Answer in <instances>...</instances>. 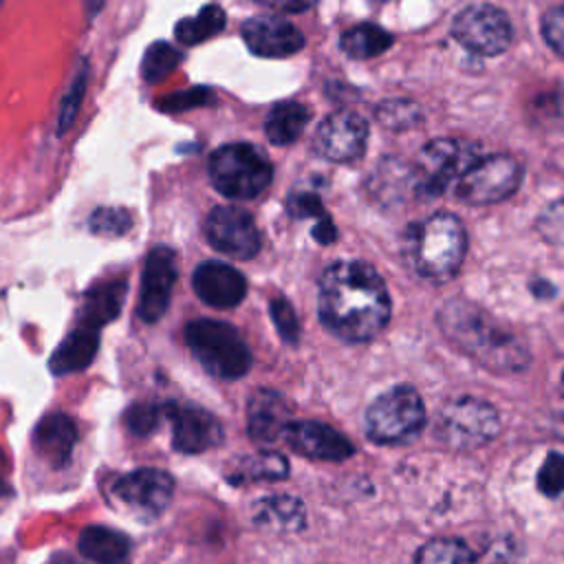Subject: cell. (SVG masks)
<instances>
[{
	"label": "cell",
	"instance_id": "cell-7",
	"mask_svg": "<svg viewBox=\"0 0 564 564\" xmlns=\"http://www.w3.org/2000/svg\"><path fill=\"white\" fill-rule=\"evenodd\" d=\"M480 148L471 141L458 139H434L412 167V187L423 198H436L449 189L458 176L478 159Z\"/></svg>",
	"mask_w": 564,
	"mask_h": 564
},
{
	"label": "cell",
	"instance_id": "cell-33",
	"mask_svg": "<svg viewBox=\"0 0 564 564\" xmlns=\"http://www.w3.org/2000/svg\"><path fill=\"white\" fill-rule=\"evenodd\" d=\"M86 79H88V68H86V64H82V68L77 70V75H75L70 88H68L66 95L62 97L59 117H57V134H64V132L73 126V121H75V117H77V112H79L84 93H86Z\"/></svg>",
	"mask_w": 564,
	"mask_h": 564
},
{
	"label": "cell",
	"instance_id": "cell-14",
	"mask_svg": "<svg viewBox=\"0 0 564 564\" xmlns=\"http://www.w3.org/2000/svg\"><path fill=\"white\" fill-rule=\"evenodd\" d=\"M176 282V256L167 247H154L143 264L141 293L137 315L145 324H154L167 311L172 289Z\"/></svg>",
	"mask_w": 564,
	"mask_h": 564
},
{
	"label": "cell",
	"instance_id": "cell-21",
	"mask_svg": "<svg viewBox=\"0 0 564 564\" xmlns=\"http://www.w3.org/2000/svg\"><path fill=\"white\" fill-rule=\"evenodd\" d=\"M306 511L295 496H267L253 502L251 522L273 533H293L304 527Z\"/></svg>",
	"mask_w": 564,
	"mask_h": 564
},
{
	"label": "cell",
	"instance_id": "cell-23",
	"mask_svg": "<svg viewBox=\"0 0 564 564\" xmlns=\"http://www.w3.org/2000/svg\"><path fill=\"white\" fill-rule=\"evenodd\" d=\"M128 284L126 280H112V282H101L86 291L84 302L79 306V326L99 330L108 322H112L123 304Z\"/></svg>",
	"mask_w": 564,
	"mask_h": 564
},
{
	"label": "cell",
	"instance_id": "cell-32",
	"mask_svg": "<svg viewBox=\"0 0 564 564\" xmlns=\"http://www.w3.org/2000/svg\"><path fill=\"white\" fill-rule=\"evenodd\" d=\"M132 227V216L123 207H97L88 218V229L95 236L117 238Z\"/></svg>",
	"mask_w": 564,
	"mask_h": 564
},
{
	"label": "cell",
	"instance_id": "cell-19",
	"mask_svg": "<svg viewBox=\"0 0 564 564\" xmlns=\"http://www.w3.org/2000/svg\"><path fill=\"white\" fill-rule=\"evenodd\" d=\"M31 443L42 460L55 469H62L70 463L77 443V425L68 414L51 412L37 421Z\"/></svg>",
	"mask_w": 564,
	"mask_h": 564
},
{
	"label": "cell",
	"instance_id": "cell-20",
	"mask_svg": "<svg viewBox=\"0 0 564 564\" xmlns=\"http://www.w3.org/2000/svg\"><path fill=\"white\" fill-rule=\"evenodd\" d=\"M289 405L284 397L271 388H260L247 403V432L253 441H275L289 423Z\"/></svg>",
	"mask_w": 564,
	"mask_h": 564
},
{
	"label": "cell",
	"instance_id": "cell-17",
	"mask_svg": "<svg viewBox=\"0 0 564 564\" xmlns=\"http://www.w3.org/2000/svg\"><path fill=\"white\" fill-rule=\"evenodd\" d=\"M280 436L293 452L313 460H346L355 454L352 443L341 432L317 421L286 423Z\"/></svg>",
	"mask_w": 564,
	"mask_h": 564
},
{
	"label": "cell",
	"instance_id": "cell-18",
	"mask_svg": "<svg viewBox=\"0 0 564 564\" xmlns=\"http://www.w3.org/2000/svg\"><path fill=\"white\" fill-rule=\"evenodd\" d=\"M192 286L196 295L214 308L238 306L247 293L245 275L236 267L218 260L200 262L192 275Z\"/></svg>",
	"mask_w": 564,
	"mask_h": 564
},
{
	"label": "cell",
	"instance_id": "cell-10",
	"mask_svg": "<svg viewBox=\"0 0 564 564\" xmlns=\"http://www.w3.org/2000/svg\"><path fill=\"white\" fill-rule=\"evenodd\" d=\"M454 40L476 55H500L513 40L507 13L494 4H469L452 22Z\"/></svg>",
	"mask_w": 564,
	"mask_h": 564
},
{
	"label": "cell",
	"instance_id": "cell-31",
	"mask_svg": "<svg viewBox=\"0 0 564 564\" xmlns=\"http://www.w3.org/2000/svg\"><path fill=\"white\" fill-rule=\"evenodd\" d=\"M286 474L289 463L278 452H258L249 456L240 467V476L247 480H280Z\"/></svg>",
	"mask_w": 564,
	"mask_h": 564
},
{
	"label": "cell",
	"instance_id": "cell-30",
	"mask_svg": "<svg viewBox=\"0 0 564 564\" xmlns=\"http://www.w3.org/2000/svg\"><path fill=\"white\" fill-rule=\"evenodd\" d=\"M178 64H181V53L174 46H170L167 42H154L143 55L141 73L145 82L154 84L165 75H170Z\"/></svg>",
	"mask_w": 564,
	"mask_h": 564
},
{
	"label": "cell",
	"instance_id": "cell-27",
	"mask_svg": "<svg viewBox=\"0 0 564 564\" xmlns=\"http://www.w3.org/2000/svg\"><path fill=\"white\" fill-rule=\"evenodd\" d=\"M225 26V11L218 4H205L196 15L183 18L176 26L174 33L183 44H200L216 33H220Z\"/></svg>",
	"mask_w": 564,
	"mask_h": 564
},
{
	"label": "cell",
	"instance_id": "cell-42",
	"mask_svg": "<svg viewBox=\"0 0 564 564\" xmlns=\"http://www.w3.org/2000/svg\"><path fill=\"white\" fill-rule=\"evenodd\" d=\"M267 7L278 9V11H282V13H297V11L311 9L313 4H311V2H267Z\"/></svg>",
	"mask_w": 564,
	"mask_h": 564
},
{
	"label": "cell",
	"instance_id": "cell-4",
	"mask_svg": "<svg viewBox=\"0 0 564 564\" xmlns=\"http://www.w3.org/2000/svg\"><path fill=\"white\" fill-rule=\"evenodd\" d=\"M209 176L214 187L227 198H256L273 178L267 154L251 143H227L212 152Z\"/></svg>",
	"mask_w": 564,
	"mask_h": 564
},
{
	"label": "cell",
	"instance_id": "cell-37",
	"mask_svg": "<svg viewBox=\"0 0 564 564\" xmlns=\"http://www.w3.org/2000/svg\"><path fill=\"white\" fill-rule=\"evenodd\" d=\"M286 207H289V214L293 218H315V216L324 218L326 216L322 198L313 192H293L289 196Z\"/></svg>",
	"mask_w": 564,
	"mask_h": 564
},
{
	"label": "cell",
	"instance_id": "cell-12",
	"mask_svg": "<svg viewBox=\"0 0 564 564\" xmlns=\"http://www.w3.org/2000/svg\"><path fill=\"white\" fill-rule=\"evenodd\" d=\"M207 242L231 258L247 260L260 251V231L249 212L231 205L214 207L205 220Z\"/></svg>",
	"mask_w": 564,
	"mask_h": 564
},
{
	"label": "cell",
	"instance_id": "cell-3",
	"mask_svg": "<svg viewBox=\"0 0 564 564\" xmlns=\"http://www.w3.org/2000/svg\"><path fill=\"white\" fill-rule=\"evenodd\" d=\"M467 251L463 223L447 212L408 225L403 234V256L425 280L445 282L454 278Z\"/></svg>",
	"mask_w": 564,
	"mask_h": 564
},
{
	"label": "cell",
	"instance_id": "cell-40",
	"mask_svg": "<svg viewBox=\"0 0 564 564\" xmlns=\"http://www.w3.org/2000/svg\"><path fill=\"white\" fill-rule=\"evenodd\" d=\"M538 227L542 231V236L555 245H560L562 240V212H560V200H555L549 209H544V214L538 220Z\"/></svg>",
	"mask_w": 564,
	"mask_h": 564
},
{
	"label": "cell",
	"instance_id": "cell-1",
	"mask_svg": "<svg viewBox=\"0 0 564 564\" xmlns=\"http://www.w3.org/2000/svg\"><path fill=\"white\" fill-rule=\"evenodd\" d=\"M317 313L335 337L361 344L390 319V295L381 275L361 260H337L319 278Z\"/></svg>",
	"mask_w": 564,
	"mask_h": 564
},
{
	"label": "cell",
	"instance_id": "cell-8",
	"mask_svg": "<svg viewBox=\"0 0 564 564\" xmlns=\"http://www.w3.org/2000/svg\"><path fill=\"white\" fill-rule=\"evenodd\" d=\"M500 432L498 410L476 397L452 401L438 412L434 434L452 449H474L489 443Z\"/></svg>",
	"mask_w": 564,
	"mask_h": 564
},
{
	"label": "cell",
	"instance_id": "cell-36",
	"mask_svg": "<svg viewBox=\"0 0 564 564\" xmlns=\"http://www.w3.org/2000/svg\"><path fill=\"white\" fill-rule=\"evenodd\" d=\"M562 480H564L562 454L551 452L538 471V489L549 498H557L562 491Z\"/></svg>",
	"mask_w": 564,
	"mask_h": 564
},
{
	"label": "cell",
	"instance_id": "cell-6",
	"mask_svg": "<svg viewBox=\"0 0 564 564\" xmlns=\"http://www.w3.org/2000/svg\"><path fill=\"white\" fill-rule=\"evenodd\" d=\"M423 425V399L412 386L386 390L366 410V434L381 445L410 443L421 434Z\"/></svg>",
	"mask_w": 564,
	"mask_h": 564
},
{
	"label": "cell",
	"instance_id": "cell-16",
	"mask_svg": "<svg viewBox=\"0 0 564 564\" xmlns=\"http://www.w3.org/2000/svg\"><path fill=\"white\" fill-rule=\"evenodd\" d=\"M242 40L260 57H289L304 46L302 31L275 13L249 18L242 24Z\"/></svg>",
	"mask_w": 564,
	"mask_h": 564
},
{
	"label": "cell",
	"instance_id": "cell-25",
	"mask_svg": "<svg viewBox=\"0 0 564 564\" xmlns=\"http://www.w3.org/2000/svg\"><path fill=\"white\" fill-rule=\"evenodd\" d=\"M308 119L311 112L304 104L280 101L269 110L264 132L273 145H289L304 132Z\"/></svg>",
	"mask_w": 564,
	"mask_h": 564
},
{
	"label": "cell",
	"instance_id": "cell-28",
	"mask_svg": "<svg viewBox=\"0 0 564 564\" xmlns=\"http://www.w3.org/2000/svg\"><path fill=\"white\" fill-rule=\"evenodd\" d=\"M414 564H476V553L458 538H432L419 549Z\"/></svg>",
	"mask_w": 564,
	"mask_h": 564
},
{
	"label": "cell",
	"instance_id": "cell-22",
	"mask_svg": "<svg viewBox=\"0 0 564 564\" xmlns=\"http://www.w3.org/2000/svg\"><path fill=\"white\" fill-rule=\"evenodd\" d=\"M97 348H99V330L77 326L53 350L48 359V368L53 375H68V372L84 370L93 364Z\"/></svg>",
	"mask_w": 564,
	"mask_h": 564
},
{
	"label": "cell",
	"instance_id": "cell-38",
	"mask_svg": "<svg viewBox=\"0 0 564 564\" xmlns=\"http://www.w3.org/2000/svg\"><path fill=\"white\" fill-rule=\"evenodd\" d=\"M542 35L546 40V44L562 55V44H564V9L562 7H553L551 11H546L542 15Z\"/></svg>",
	"mask_w": 564,
	"mask_h": 564
},
{
	"label": "cell",
	"instance_id": "cell-15",
	"mask_svg": "<svg viewBox=\"0 0 564 564\" xmlns=\"http://www.w3.org/2000/svg\"><path fill=\"white\" fill-rule=\"evenodd\" d=\"M163 414L172 421V445L183 454H200L223 441L218 419L198 405L165 403Z\"/></svg>",
	"mask_w": 564,
	"mask_h": 564
},
{
	"label": "cell",
	"instance_id": "cell-5",
	"mask_svg": "<svg viewBox=\"0 0 564 564\" xmlns=\"http://www.w3.org/2000/svg\"><path fill=\"white\" fill-rule=\"evenodd\" d=\"M185 341L203 368L220 379H240L251 368V350L238 330L218 319H194Z\"/></svg>",
	"mask_w": 564,
	"mask_h": 564
},
{
	"label": "cell",
	"instance_id": "cell-39",
	"mask_svg": "<svg viewBox=\"0 0 564 564\" xmlns=\"http://www.w3.org/2000/svg\"><path fill=\"white\" fill-rule=\"evenodd\" d=\"M209 99H212L209 90H205V88H194V90L176 93V95H170V97L161 99V101H159V108H161V110H185V108H192V106L207 104Z\"/></svg>",
	"mask_w": 564,
	"mask_h": 564
},
{
	"label": "cell",
	"instance_id": "cell-29",
	"mask_svg": "<svg viewBox=\"0 0 564 564\" xmlns=\"http://www.w3.org/2000/svg\"><path fill=\"white\" fill-rule=\"evenodd\" d=\"M375 117L379 119V123L383 128L408 130V128H414L423 121V110L419 108V104L399 97V99L381 101L375 110Z\"/></svg>",
	"mask_w": 564,
	"mask_h": 564
},
{
	"label": "cell",
	"instance_id": "cell-43",
	"mask_svg": "<svg viewBox=\"0 0 564 564\" xmlns=\"http://www.w3.org/2000/svg\"><path fill=\"white\" fill-rule=\"evenodd\" d=\"M46 564H84V562L77 560V557L70 555V553H53Z\"/></svg>",
	"mask_w": 564,
	"mask_h": 564
},
{
	"label": "cell",
	"instance_id": "cell-41",
	"mask_svg": "<svg viewBox=\"0 0 564 564\" xmlns=\"http://www.w3.org/2000/svg\"><path fill=\"white\" fill-rule=\"evenodd\" d=\"M313 238L317 242H322V245H328V242H333L337 238V229H335V225H333V220L328 216L317 220V225L313 227Z\"/></svg>",
	"mask_w": 564,
	"mask_h": 564
},
{
	"label": "cell",
	"instance_id": "cell-9",
	"mask_svg": "<svg viewBox=\"0 0 564 564\" xmlns=\"http://www.w3.org/2000/svg\"><path fill=\"white\" fill-rule=\"evenodd\" d=\"M522 178V170L509 154L478 156L452 185L454 196L467 205H491L509 198Z\"/></svg>",
	"mask_w": 564,
	"mask_h": 564
},
{
	"label": "cell",
	"instance_id": "cell-34",
	"mask_svg": "<svg viewBox=\"0 0 564 564\" xmlns=\"http://www.w3.org/2000/svg\"><path fill=\"white\" fill-rule=\"evenodd\" d=\"M161 416H163V408H159L154 403H134L128 408L123 421L132 434L148 436L156 430Z\"/></svg>",
	"mask_w": 564,
	"mask_h": 564
},
{
	"label": "cell",
	"instance_id": "cell-2",
	"mask_svg": "<svg viewBox=\"0 0 564 564\" xmlns=\"http://www.w3.org/2000/svg\"><path fill=\"white\" fill-rule=\"evenodd\" d=\"M438 326L458 350L491 372H520L531 361L522 337L463 297H452L438 308Z\"/></svg>",
	"mask_w": 564,
	"mask_h": 564
},
{
	"label": "cell",
	"instance_id": "cell-13",
	"mask_svg": "<svg viewBox=\"0 0 564 564\" xmlns=\"http://www.w3.org/2000/svg\"><path fill=\"white\" fill-rule=\"evenodd\" d=\"M368 141V123L355 110H333L324 117L315 132V150L335 163H352L361 159Z\"/></svg>",
	"mask_w": 564,
	"mask_h": 564
},
{
	"label": "cell",
	"instance_id": "cell-24",
	"mask_svg": "<svg viewBox=\"0 0 564 564\" xmlns=\"http://www.w3.org/2000/svg\"><path fill=\"white\" fill-rule=\"evenodd\" d=\"M77 549L95 564H123L130 555V538L117 529L93 524L79 533Z\"/></svg>",
	"mask_w": 564,
	"mask_h": 564
},
{
	"label": "cell",
	"instance_id": "cell-11",
	"mask_svg": "<svg viewBox=\"0 0 564 564\" xmlns=\"http://www.w3.org/2000/svg\"><path fill=\"white\" fill-rule=\"evenodd\" d=\"M112 494L137 518L154 520L170 505L174 494V480L163 469L141 467L117 478L112 485Z\"/></svg>",
	"mask_w": 564,
	"mask_h": 564
},
{
	"label": "cell",
	"instance_id": "cell-44",
	"mask_svg": "<svg viewBox=\"0 0 564 564\" xmlns=\"http://www.w3.org/2000/svg\"><path fill=\"white\" fill-rule=\"evenodd\" d=\"M7 494H11V487L2 480V476H0V496H7Z\"/></svg>",
	"mask_w": 564,
	"mask_h": 564
},
{
	"label": "cell",
	"instance_id": "cell-26",
	"mask_svg": "<svg viewBox=\"0 0 564 564\" xmlns=\"http://www.w3.org/2000/svg\"><path fill=\"white\" fill-rule=\"evenodd\" d=\"M339 46L352 59H368L392 46V33L377 24L361 22L341 33Z\"/></svg>",
	"mask_w": 564,
	"mask_h": 564
},
{
	"label": "cell",
	"instance_id": "cell-35",
	"mask_svg": "<svg viewBox=\"0 0 564 564\" xmlns=\"http://www.w3.org/2000/svg\"><path fill=\"white\" fill-rule=\"evenodd\" d=\"M269 313H271V319L275 324L278 335L286 344H297V339H300V324H297V315H295L293 306L284 297H273L271 304H269Z\"/></svg>",
	"mask_w": 564,
	"mask_h": 564
}]
</instances>
